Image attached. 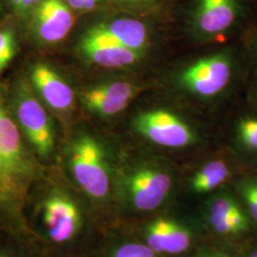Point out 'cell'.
<instances>
[{
	"mask_svg": "<svg viewBox=\"0 0 257 257\" xmlns=\"http://www.w3.org/2000/svg\"><path fill=\"white\" fill-rule=\"evenodd\" d=\"M35 175V166L21 141L19 128L0 110V207L19 211Z\"/></svg>",
	"mask_w": 257,
	"mask_h": 257,
	"instance_id": "cell-1",
	"label": "cell"
},
{
	"mask_svg": "<svg viewBox=\"0 0 257 257\" xmlns=\"http://www.w3.org/2000/svg\"><path fill=\"white\" fill-rule=\"evenodd\" d=\"M173 187L171 175L160 167L141 164L128 171L121 183V195L128 209L156 211L168 199Z\"/></svg>",
	"mask_w": 257,
	"mask_h": 257,
	"instance_id": "cell-2",
	"label": "cell"
},
{
	"mask_svg": "<svg viewBox=\"0 0 257 257\" xmlns=\"http://www.w3.org/2000/svg\"><path fill=\"white\" fill-rule=\"evenodd\" d=\"M71 169L77 184L94 199L110 192V174L101 145L91 136L77 138L71 150Z\"/></svg>",
	"mask_w": 257,
	"mask_h": 257,
	"instance_id": "cell-3",
	"label": "cell"
},
{
	"mask_svg": "<svg viewBox=\"0 0 257 257\" xmlns=\"http://www.w3.org/2000/svg\"><path fill=\"white\" fill-rule=\"evenodd\" d=\"M234 66V59L230 54H216L191 65L184 71L180 80L185 89L193 94L211 97L219 94L230 85Z\"/></svg>",
	"mask_w": 257,
	"mask_h": 257,
	"instance_id": "cell-4",
	"label": "cell"
},
{
	"mask_svg": "<svg viewBox=\"0 0 257 257\" xmlns=\"http://www.w3.org/2000/svg\"><path fill=\"white\" fill-rule=\"evenodd\" d=\"M135 128L140 136L163 147H187L195 141L190 126L167 110H150L139 114L135 120Z\"/></svg>",
	"mask_w": 257,
	"mask_h": 257,
	"instance_id": "cell-5",
	"label": "cell"
},
{
	"mask_svg": "<svg viewBox=\"0 0 257 257\" xmlns=\"http://www.w3.org/2000/svg\"><path fill=\"white\" fill-rule=\"evenodd\" d=\"M142 237L157 254L178 255L193 246L194 234L183 222L170 216H159L144 226Z\"/></svg>",
	"mask_w": 257,
	"mask_h": 257,
	"instance_id": "cell-6",
	"label": "cell"
},
{
	"mask_svg": "<svg viewBox=\"0 0 257 257\" xmlns=\"http://www.w3.org/2000/svg\"><path fill=\"white\" fill-rule=\"evenodd\" d=\"M42 207L44 224L53 242L63 244L75 237L82 227V213L72 198L55 193L47 198Z\"/></svg>",
	"mask_w": 257,
	"mask_h": 257,
	"instance_id": "cell-7",
	"label": "cell"
},
{
	"mask_svg": "<svg viewBox=\"0 0 257 257\" xmlns=\"http://www.w3.org/2000/svg\"><path fill=\"white\" fill-rule=\"evenodd\" d=\"M19 123L29 141L41 156H48L54 149V133L46 111L29 93H21L17 103Z\"/></svg>",
	"mask_w": 257,
	"mask_h": 257,
	"instance_id": "cell-8",
	"label": "cell"
},
{
	"mask_svg": "<svg viewBox=\"0 0 257 257\" xmlns=\"http://www.w3.org/2000/svg\"><path fill=\"white\" fill-rule=\"evenodd\" d=\"M80 50L92 63L106 68H122L138 62L143 54L121 46L91 29L83 37Z\"/></svg>",
	"mask_w": 257,
	"mask_h": 257,
	"instance_id": "cell-9",
	"label": "cell"
},
{
	"mask_svg": "<svg viewBox=\"0 0 257 257\" xmlns=\"http://www.w3.org/2000/svg\"><path fill=\"white\" fill-rule=\"evenodd\" d=\"M38 37L48 43L62 40L74 25V17L63 0H42L35 13Z\"/></svg>",
	"mask_w": 257,
	"mask_h": 257,
	"instance_id": "cell-10",
	"label": "cell"
},
{
	"mask_svg": "<svg viewBox=\"0 0 257 257\" xmlns=\"http://www.w3.org/2000/svg\"><path fill=\"white\" fill-rule=\"evenodd\" d=\"M135 92V87L128 83H107L85 92L83 101L93 112L103 116H112L127 108Z\"/></svg>",
	"mask_w": 257,
	"mask_h": 257,
	"instance_id": "cell-11",
	"label": "cell"
},
{
	"mask_svg": "<svg viewBox=\"0 0 257 257\" xmlns=\"http://www.w3.org/2000/svg\"><path fill=\"white\" fill-rule=\"evenodd\" d=\"M239 0H198L195 24L206 35H216L230 29L238 19Z\"/></svg>",
	"mask_w": 257,
	"mask_h": 257,
	"instance_id": "cell-12",
	"label": "cell"
},
{
	"mask_svg": "<svg viewBox=\"0 0 257 257\" xmlns=\"http://www.w3.org/2000/svg\"><path fill=\"white\" fill-rule=\"evenodd\" d=\"M32 81L47 104L57 110H69L74 103V92L64 79L44 64L32 71Z\"/></svg>",
	"mask_w": 257,
	"mask_h": 257,
	"instance_id": "cell-13",
	"label": "cell"
},
{
	"mask_svg": "<svg viewBox=\"0 0 257 257\" xmlns=\"http://www.w3.org/2000/svg\"><path fill=\"white\" fill-rule=\"evenodd\" d=\"M94 33L108 37L121 46L143 54L148 44L146 26L138 19H117L91 29Z\"/></svg>",
	"mask_w": 257,
	"mask_h": 257,
	"instance_id": "cell-14",
	"label": "cell"
},
{
	"mask_svg": "<svg viewBox=\"0 0 257 257\" xmlns=\"http://www.w3.org/2000/svg\"><path fill=\"white\" fill-rule=\"evenodd\" d=\"M230 175L229 165L223 160H212L201 167L190 181V188L197 194L211 193L220 187Z\"/></svg>",
	"mask_w": 257,
	"mask_h": 257,
	"instance_id": "cell-15",
	"label": "cell"
},
{
	"mask_svg": "<svg viewBox=\"0 0 257 257\" xmlns=\"http://www.w3.org/2000/svg\"><path fill=\"white\" fill-rule=\"evenodd\" d=\"M211 230L222 237H237L250 230L252 221L247 210L228 216L205 217Z\"/></svg>",
	"mask_w": 257,
	"mask_h": 257,
	"instance_id": "cell-16",
	"label": "cell"
},
{
	"mask_svg": "<svg viewBox=\"0 0 257 257\" xmlns=\"http://www.w3.org/2000/svg\"><path fill=\"white\" fill-rule=\"evenodd\" d=\"M235 137L243 150L257 155V116L241 117L235 126Z\"/></svg>",
	"mask_w": 257,
	"mask_h": 257,
	"instance_id": "cell-17",
	"label": "cell"
},
{
	"mask_svg": "<svg viewBox=\"0 0 257 257\" xmlns=\"http://www.w3.org/2000/svg\"><path fill=\"white\" fill-rule=\"evenodd\" d=\"M237 196L257 225V175L243 177L236 184Z\"/></svg>",
	"mask_w": 257,
	"mask_h": 257,
	"instance_id": "cell-18",
	"label": "cell"
},
{
	"mask_svg": "<svg viewBox=\"0 0 257 257\" xmlns=\"http://www.w3.org/2000/svg\"><path fill=\"white\" fill-rule=\"evenodd\" d=\"M157 254L151 248H149L145 243L138 242H128L121 244L114 248L111 257H158Z\"/></svg>",
	"mask_w": 257,
	"mask_h": 257,
	"instance_id": "cell-19",
	"label": "cell"
},
{
	"mask_svg": "<svg viewBox=\"0 0 257 257\" xmlns=\"http://www.w3.org/2000/svg\"><path fill=\"white\" fill-rule=\"evenodd\" d=\"M16 55V41L9 29L0 30V72L4 70Z\"/></svg>",
	"mask_w": 257,
	"mask_h": 257,
	"instance_id": "cell-20",
	"label": "cell"
},
{
	"mask_svg": "<svg viewBox=\"0 0 257 257\" xmlns=\"http://www.w3.org/2000/svg\"><path fill=\"white\" fill-rule=\"evenodd\" d=\"M193 257H232V255L227 248L207 247L198 250Z\"/></svg>",
	"mask_w": 257,
	"mask_h": 257,
	"instance_id": "cell-21",
	"label": "cell"
},
{
	"mask_svg": "<svg viewBox=\"0 0 257 257\" xmlns=\"http://www.w3.org/2000/svg\"><path fill=\"white\" fill-rule=\"evenodd\" d=\"M239 257H257V245L247 248Z\"/></svg>",
	"mask_w": 257,
	"mask_h": 257,
	"instance_id": "cell-22",
	"label": "cell"
},
{
	"mask_svg": "<svg viewBox=\"0 0 257 257\" xmlns=\"http://www.w3.org/2000/svg\"><path fill=\"white\" fill-rule=\"evenodd\" d=\"M13 6L17 10L21 11V5H22V0H11Z\"/></svg>",
	"mask_w": 257,
	"mask_h": 257,
	"instance_id": "cell-23",
	"label": "cell"
},
{
	"mask_svg": "<svg viewBox=\"0 0 257 257\" xmlns=\"http://www.w3.org/2000/svg\"><path fill=\"white\" fill-rule=\"evenodd\" d=\"M254 65H255V85H256L257 91V40L254 47Z\"/></svg>",
	"mask_w": 257,
	"mask_h": 257,
	"instance_id": "cell-24",
	"label": "cell"
},
{
	"mask_svg": "<svg viewBox=\"0 0 257 257\" xmlns=\"http://www.w3.org/2000/svg\"><path fill=\"white\" fill-rule=\"evenodd\" d=\"M40 1H41V0H32V2H33V5H35V4H38V3H40Z\"/></svg>",
	"mask_w": 257,
	"mask_h": 257,
	"instance_id": "cell-25",
	"label": "cell"
},
{
	"mask_svg": "<svg viewBox=\"0 0 257 257\" xmlns=\"http://www.w3.org/2000/svg\"><path fill=\"white\" fill-rule=\"evenodd\" d=\"M124 1H132V2H139V1H144V0H124Z\"/></svg>",
	"mask_w": 257,
	"mask_h": 257,
	"instance_id": "cell-26",
	"label": "cell"
},
{
	"mask_svg": "<svg viewBox=\"0 0 257 257\" xmlns=\"http://www.w3.org/2000/svg\"><path fill=\"white\" fill-rule=\"evenodd\" d=\"M0 257H10L8 255H0Z\"/></svg>",
	"mask_w": 257,
	"mask_h": 257,
	"instance_id": "cell-27",
	"label": "cell"
},
{
	"mask_svg": "<svg viewBox=\"0 0 257 257\" xmlns=\"http://www.w3.org/2000/svg\"><path fill=\"white\" fill-rule=\"evenodd\" d=\"M0 110H1V108H0Z\"/></svg>",
	"mask_w": 257,
	"mask_h": 257,
	"instance_id": "cell-28",
	"label": "cell"
}]
</instances>
